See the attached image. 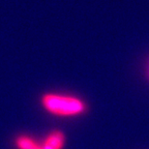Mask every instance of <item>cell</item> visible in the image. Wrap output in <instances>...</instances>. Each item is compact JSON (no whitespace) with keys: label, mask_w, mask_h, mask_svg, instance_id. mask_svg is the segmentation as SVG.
<instances>
[{"label":"cell","mask_w":149,"mask_h":149,"mask_svg":"<svg viewBox=\"0 0 149 149\" xmlns=\"http://www.w3.org/2000/svg\"><path fill=\"white\" fill-rule=\"evenodd\" d=\"M42 106L50 114L62 117H71L82 114L86 106L81 99L69 95L45 94L42 98Z\"/></svg>","instance_id":"6da1fadb"},{"label":"cell","mask_w":149,"mask_h":149,"mask_svg":"<svg viewBox=\"0 0 149 149\" xmlns=\"http://www.w3.org/2000/svg\"><path fill=\"white\" fill-rule=\"evenodd\" d=\"M65 136L60 131H53L47 135L42 143L43 149H62L64 146Z\"/></svg>","instance_id":"7a4b0ae2"},{"label":"cell","mask_w":149,"mask_h":149,"mask_svg":"<svg viewBox=\"0 0 149 149\" xmlns=\"http://www.w3.org/2000/svg\"><path fill=\"white\" fill-rule=\"evenodd\" d=\"M16 145L17 149H43L42 144H39L32 138L26 136H19L16 139Z\"/></svg>","instance_id":"3957f363"},{"label":"cell","mask_w":149,"mask_h":149,"mask_svg":"<svg viewBox=\"0 0 149 149\" xmlns=\"http://www.w3.org/2000/svg\"><path fill=\"white\" fill-rule=\"evenodd\" d=\"M148 76H149V65H148Z\"/></svg>","instance_id":"277c9868"}]
</instances>
